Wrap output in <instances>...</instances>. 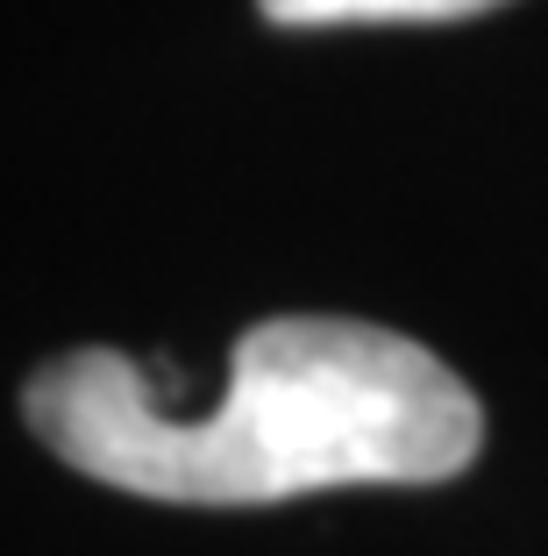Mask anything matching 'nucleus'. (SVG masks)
Returning <instances> with one entry per match:
<instances>
[{"label":"nucleus","mask_w":548,"mask_h":556,"mask_svg":"<svg viewBox=\"0 0 548 556\" xmlns=\"http://www.w3.org/2000/svg\"><path fill=\"white\" fill-rule=\"evenodd\" d=\"M171 371L72 350L22 393L36 442L72 471L171 507H271L335 485H442L484 442L470 386L378 321L278 314L228 357L221 407L186 414Z\"/></svg>","instance_id":"f257e3e1"},{"label":"nucleus","mask_w":548,"mask_h":556,"mask_svg":"<svg viewBox=\"0 0 548 556\" xmlns=\"http://www.w3.org/2000/svg\"><path fill=\"white\" fill-rule=\"evenodd\" d=\"M278 29H356V22H463L506 0H257Z\"/></svg>","instance_id":"f03ea898"}]
</instances>
